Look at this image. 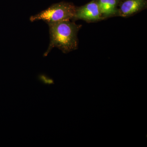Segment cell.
<instances>
[{"mask_svg":"<svg viewBox=\"0 0 147 147\" xmlns=\"http://www.w3.org/2000/svg\"><path fill=\"white\" fill-rule=\"evenodd\" d=\"M76 7L70 3L61 2L55 4L36 15L30 17L31 22L42 20L47 24L73 19Z\"/></svg>","mask_w":147,"mask_h":147,"instance_id":"cell-2","label":"cell"},{"mask_svg":"<svg viewBox=\"0 0 147 147\" xmlns=\"http://www.w3.org/2000/svg\"><path fill=\"white\" fill-rule=\"evenodd\" d=\"M146 0H125L121 4L119 14L127 17L142 10L146 5Z\"/></svg>","mask_w":147,"mask_h":147,"instance_id":"cell-4","label":"cell"},{"mask_svg":"<svg viewBox=\"0 0 147 147\" xmlns=\"http://www.w3.org/2000/svg\"><path fill=\"white\" fill-rule=\"evenodd\" d=\"M102 17L113 16L118 11V0H96Z\"/></svg>","mask_w":147,"mask_h":147,"instance_id":"cell-5","label":"cell"},{"mask_svg":"<svg viewBox=\"0 0 147 147\" xmlns=\"http://www.w3.org/2000/svg\"><path fill=\"white\" fill-rule=\"evenodd\" d=\"M102 18L97 1L93 0L85 5L76 8L73 19L93 22L100 21Z\"/></svg>","mask_w":147,"mask_h":147,"instance_id":"cell-3","label":"cell"},{"mask_svg":"<svg viewBox=\"0 0 147 147\" xmlns=\"http://www.w3.org/2000/svg\"><path fill=\"white\" fill-rule=\"evenodd\" d=\"M50 43L44 54L46 57L54 47H57L64 53H67L78 48L77 34L81 26L70 21L48 23Z\"/></svg>","mask_w":147,"mask_h":147,"instance_id":"cell-1","label":"cell"}]
</instances>
